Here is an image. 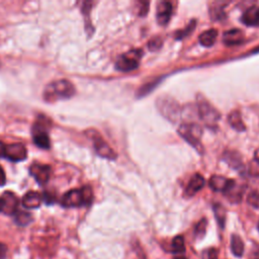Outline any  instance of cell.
I'll return each instance as SVG.
<instances>
[{
  "label": "cell",
  "mask_w": 259,
  "mask_h": 259,
  "mask_svg": "<svg viewBox=\"0 0 259 259\" xmlns=\"http://www.w3.org/2000/svg\"><path fill=\"white\" fill-rule=\"evenodd\" d=\"M75 94L74 85L68 80L54 81L47 85L44 91V98L48 102H54L60 99H67Z\"/></svg>",
  "instance_id": "obj_1"
},
{
  "label": "cell",
  "mask_w": 259,
  "mask_h": 259,
  "mask_svg": "<svg viewBox=\"0 0 259 259\" xmlns=\"http://www.w3.org/2000/svg\"><path fill=\"white\" fill-rule=\"evenodd\" d=\"M178 134L188 144H190V146H192L198 153L202 154L204 152V149L200 141V138L202 136V130L198 125L194 123L182 124L178 128Z\"/></svg>",
  "instance_id": "obj_2"
},
{
  "label": "cell",
  "mask_w": 259,
  "mask_h": 259,
  "mask_svg": "<svg viewBox=\"0 0 259 259\" xmlns=\"http://www.w3.org/2000/svg\"><path fill=\"white\" fill-rule=\"evenodd\" d=\"M197 109H198V116L200 120L208 126L209 128L214 129L218 122L220 121V113L211 105V103L205 100L203 97H197Z\"/></svg>",
  "instance_id": "obj_3"
},
{
  "label": "cell",
  "mask_w": 259,
  "mask_h": 259,
  "mask_svg": "<svg viewBox=\"0 0 259 259\" xmlns=\"http://www.w3.org/2000/svg\"><path fill=\"white\" fill-rule=\"evenodd\" d=\"M49 125L50 121L46 117L40 116L33 127L34 143L42 149H49L51 145L50 138L48 135Z\"/></svg>",
  "instance_id": "obj_4"
},
{
  "label": "cell",
  "mask_w": 259,
  "mask_h": 259,
  "mask_svg": "<svg viewBox=\"0 0 259 259\" xmlns=\"http://www.w3.org/2000/svg\"><path fill=\"white\" fill-rule=\"evenodd\" d=\"M157 109L159 112L169 121L176 122L180 117V107L178 103L168 97V96H161L156 100Z\"/></svg>",
  "instance_id": "obj_5"
},
{
  "label": "cell",
  "mask_w": 259,
  "mask_h": 259,
  "mask_svg": "<svg viewBox=\"0 0 259 259\" xmlns=\"http://www.w3.org/2000/svg\"><path fill=\"white\" fill-rule=\"evenodd\" d=\"M86 134L92 140L93 147L100 157L110 160H115L117 158L116 152L110 147V145L105 140L102 139V137L96 131L90 130Z\"/></svg>",
  "instance_id": "obj_6"
},
{
  "label": "cell",
  "mask_w": 259,
  "mask_h": 259,
  "mask_svg": "<svg viewBox=\"0 0 259 259\" xmlns=\"http://www.w3.org/2000/svg\"><path fill=\"white\" fill-rule=\"evenodd\" d=\"M143 52L140 50H133L119 57L116 63V68L122 72H129L138 68Z\"/></svg>",
  "instance_id": "obj_7"
},
{
  "label": "cell",
  "mask_w": 259,
  "mask_h": 259,
  "mask_svg": "<svg viewBox=\"0 0 259 259\" xmlns=\"http://www.w3.org/2000/svg\"><path fill=\"white\" fill-rule=\"evenodd\" d=\"M5 157L11 161L14 162H20L28 157V151L25 145L21 143L17 144H11L9 146H6L5 151Z\"/></svg>",
  "instance_id": "obj_8"
},
{
  "label": "cell",
  "mask_w": 259,
  "mask_h": 259,
  "mask_svg": "<svg viewBox=\"0 0 259 259\" xmlns=\"http://www.w3.org/2000/svg\"><path fill=\"white\" fill-rule=\"evenodd\" d=\"M61 204L65 208H78V206L86 205L81 188L72 189L66 192L61 199Z\"/></svg>",
  "instance_id": "obj_9"
},
{
  "label": "cell",
  "mask_w": 259,
  "mask_h": 259,
  "mask_svg": "<svg viewBox=\"0 0 259 259\" xmlns=\"http://www.w3.org/2000/svg\"><path fill=\"white\" fill-rule=\"evenodd\" d=\"M30 174L36 179L40 185H46L50 179L51 167L46 164L34 163L30 167Z\"/></svg>",
  "instance_id": "obj_10"
},
{
  "label": "cell",
  "mask_w": 259,
  "mask_h": 259,
  "mask_svg": "<svg viewBox=\"0 0 259 259\" xmlns=\"http://www.w3.org/2000/svg\"><path fill=\"white\" fill-rule=\"evenodd\" d=\"M235 182V180L228 179L221 175H213L209 181V184L213 190L225 193Z\"/></svg>",
  "instance_id": "obj_11"
},
{
  "label": "cell",
  "mask_w": 259,
  "mask_h": 259,
  "mask_svg": "<svg viewBox=\"0 0 259 259\" xmlns=\"http://www.w3.org/2000/svg\"><path fill=\"white\" fill-rule=\"evenodd\" d=\"M2 198L5 202L4 213L7 215H15L18 212L19 208V198L18 196L12 191H6Z\"/></svg>",
  "instance_id": "obj_12"
},
{
  "label": "cell",
  "mask_w": 259,
  "mask_h": 259,
  "mask_svg": "<svg viewBox=\"0 0 259 259\" xmlns=\"http://www.w3.org/2000/svg\"><path fill=\"white\" fill-rule=\"evenodd\" d=\"M173 13L172 5L168 2H161L157 6V22L159 25L164 26L166 25Z\"/></svg>",
  "instance_id": "obj_13"
},
{
  "label": "cell",
  "mask_w": 259,
  "mask_h": 259,
  "mask_svg": "<svg viewBox=\"0 0 259 259\" xmlns=\"http://www.w3.org/2000/svg\"><path fill=\"white\" fill-rule=\"evenodd\" d=\"M223 159L226 163L237 171H241L244 168V164L240 154L236 151H226L223 154Z\"/></svg>",
  "instance_id": "obj_14"
},
{
  "label": "cell",
  "mask_w": 259,
  "mask_h": 259,
  "mask_svg": "<svg viewBox=\"0 0 259 259\" xmlns=\"http://www.w3.org/2000/svg\"><path fill=\"white\" fill-rule=\"evenodd\" d=\"M43 196L37 191H29L23 197V205L26 209H38L42 204Z\"/></svg>",
  "instance_id": "obj_15"
},
{
  "label": "cell",
  "mask_w": 259,
  "mask_h": 259,
  "mask_svg": "<svg viewBox=\"0 0 259 259\" xmlns=\"http://www.w3.org/2000/svg\"><path fill=\"white\" fill-rule=\"evenodd\" d=\"M242 23L250 27H259V7L248 9L242 16Z\"/></svg>",
  "instance_id": "obj_16"
},
{
  "label": "cell",
  "mask_w": 259,
  "mask_h": 259,
  "mask_svg": "<svg viewBox=\"0 0 259 259\" xmlns=\"http://www.w3.org/2000/svg\"><path fill=\"white\" fill-rule=\"evenodd\" d=\"M204 183H205V181H204V178H203L202 175H200L198 173L194 174L190 178V180H189V182L187 184L185 193L187 195H189V196L194 195L197 191H199L204 186Z\"/></svg>",
  "instance_id": "obj_17"
},
{
  "label": "cell",
  "mask_w": 259,
  "mask_h": 259,
  "mask_svg": "<svg viewBox=\"0 0 259 259\" xmlns=\"http://www.w3.org/2000/svg\"><path fill=\"white\" fill-rule=\"evenodd\" d=\"M243 40H244V35L238 29L227 31L223 36V41L228 46H235V45L241 44Z\"/></svg>",
  "instance_id": "obj_18"
},
{
  "label": "cell",
  "mask_w": 259,
  "mask_h": 259,
  "mask_svg": "<svg viewBox=\"0 0 259 259\" xmlns=\"http://www.w3.org/2000/svg\"><path fill=\"white\" fill-rule=\"evenodd\" d=\"M217 37H218V31L212 29V30L203 32L199 36L198 40H199V43L202 46H204V47H212L215 44Z\"/></svg>",
  "instance_id": "obj_19"
},
{
  "label": "cell",
  "mask_w": 259,
  "mask_h": 259,
  "mask_svg": "<svg viewBox=\"0 0 259 259\" xmlns=\"http://www.w3.org/2000/svg\"><path fill=\"white\" fill-rule=\"evenodd\" d=\"M228 122L230 124V126L236 130V131H239V132H244L246 130V126L244 125L243 121H242V118H241V115L239 112L237 111H234L232 112L229 116H228Z\"/></svg>",
  "instance_id": "obj_20"
},
{
  "label": "cell",
  "mask_w": 259,
  "mask_h": 259,
  "mask_svg": "<svg viewBox=\"0 0 259 259\" xmlns=\"http://www.w3.org/2000/svg\"><path fill=\"white\" fill-rule=\"evenodd\" d=\"M231 249L235 256L241 257L244 253V243L238 235H232L231 237Z\"/></svg>",
  "instance_id": "obj_21"
},
{
  "label": "cell",
  "mask_w": 259,
  "mask_h": 259,
  "mask_svg": "<svg viewBox=\"0 0 259 259\" xmlns=\"http://www.w3.org/2000/svg\"><path fill=\"white\" fill-rule=\"evenodd\" d=\"M15 221L20 226H27L33 221V217L30 213L24 211H18L15 214Z\"/></svg>",
  "instance_id": "obj_22"
},
{
  "label": "cell",
  "mask_w": 259,
  "mask_h": 259,
  "mask_svg": "<svg viewBox=\"0 0 259 259\" xmlns=\"http://www.w3.org/2000/svg\"><path fill=\"white\" fill-rule=\"evenodd\" d=\"M185 251L184 239L182 236H176L171 243V252L174 254H181Z\"/></svg>",
  "instance_id": "obj_23"
},
{
  "label": "cell",
  "mask_w": 259,
  "mask_h": 259,
  "mask_svg": "<svg viewBox=\"0 0 259 259\" xmlns=\"http://www.w3.org/2000/svg\"><path fill=\"white\" fill-rule=\"evenodd\" d=\"M214 213L215 217L218 221V224L220 225L221 228H224L225 226V221H226V211L221 204H215L214 205Z\"/></svg>",
  "instance_id": "obj_24"
},
{
  "label": "cell",
  "mask_w": 259,
  "mask_h": 259,
  "mask_svg": "<svg viewBox=\"0 0 259 259\" xmlns=\"http://www.w3.org/2000/svg\"><path fill=\"white\" fill-rule=\"evenodd\" d=\"M206 220L205 219H202L201 221L198 222V224L196 225L195 227V230H194V234L197 238H202L205 234V230H206Z\"/></svg>",
  "instance_id": "obj_25"
},
{
  "label": "cell",
  "mask_w": 259,
  "mask_h": 259,
  "mask_svg": "<svg viewBox=\"0 0 259 259\" xmlns=\"http://www.w3.org/2000/svg\"><path fill=\"white\" fill-rule=\"evenodd\" d=\"M247 201L255 209H259V192L251 191L247 196Z\"/></svg>",
  "instance_id": "obj_26"
},
{
  "label": "cell",
  "mask_w": 259,
  "mask_h": 259,
  "mask_svg": "<svg viewBox=\"0 0 259 259\" xmlns=\"http://www.w3.org/2000/svg\"><path fill=\"white\" fill-rule=\"evenodd\" d=\"M195 28V22H191L183 31H178L177 34H176V39L177 40H180V39H183L185 37H187L189 34H191V32L194 30Z\"/></svg>",
  "instance_id": "obj_27"
},
{
  "label": "cell",
  "mask_w": 259,
  "mask_h": 259,
  "mask_svg": "<svg viewBox=\"0 0 259 259\" xmlns=\"http://www.w3.org/2000/svg\"><path fill=\"white\" fill-rule=\"evenodd\" d=\"M82 190V193H83V197H84V200H85V204L86 205H89L93 199V192H92V189L90 186H83L81 188Z\"/></svg>",
  "instance_id": "obj_28"
},
{
  "label": "cell",
  "mask_w": 259,
  "mask_h": 259,
  "mask_svg": "<svg viewBox=\"0 0 259 259\" xmlns=\"http://www.w3.org/2000/svg\"><path fill=\"white\" fill-rule=\"evenodd\" d=\"M161 46H162V41H161V39H154V40H151V41L148 43L149 50H151V51H156V50L160 49Z\"/></svg>",
  "instance_id": "obj_29"
},
{
  "label": "cell",
  "mask_w": 259,
  "mask_h": 259,
  "mask_svg": "<svg viewBox=\"0 0 259 259\" xmlns=\"http://www.w3.org/2000/svg\"><path fill=\"white\" fill-rule=\"evenodd\" d=\"M43 199L45 200V202H46L47 204H52V203L55 202V199H56V198H55V194L50 193L49 191H46V192H44Z\"/></svg>",
  "instance_id": "obj_30"
},
{
  "label": "cell",
  "mask_w": 259,
  "mask_h": 259,
  "mask_svg": "<svg viewBox=\"0 0 259 259\" xmlns=\"http://www.w3.org/2000/svg\"><path fill=\"white\" fill-rule=\"evenodd\" d=\"M140 9H139V16L144 17L148 13V8H149V3H140Z\"/></svg>",
  "instance_id": "obj_31"
},
{
  "label": "cell",
  "mask_w": 259,
  "mask_h": 259,
  "mask_svg": "<svg viewBox=\"0 0 259 259\" xmlns=\"http://www.w3.org/2000/svg\"><path fill=\"white\" fill-rule=\"evenodd\" d=\"M206 255H208V259H218V250L217 249H209L206 251Z\"/></svg>",
  "instance_id": "obj_32"
},
{
  "label": "cell",
  "mask_w": 259,
  "mask_h": 259,
  "mask_svg": "<svg viewBox=\"0 0 259 259\" xmlns=\"http://www.w3.org/2000/svg\"><path fill=\"white\" fill-rule=\"evenodd\" d=\"M7 183V176L4 168L0 166V186H4Z\"/></svg>",
  "instance_id": "obj_33"
},
{
  "label": "cell",
  "mask_w": 259,
  "mask_h": 259,
  "mask_svg": "<svg viewBox=\"0 0 259 259\" xmlns=\"http://www.w3.org/2000/svg\"><path fill=\"white\" fill-rule=\"evenodd\" d=\"M7 253H8V247L5 244L0 243V259L6 258Z\"/></svg>",
  "instance_id": "obj_34"
},
{
  "label": "cell",
  "mask_w": 259,
  "mask_h": 259,
  "mask_svg": "<svg viewBox=\"0 0 259 259\" xmlns=\"http://www.w3.org/2000/svg\"><path fill=\"white\" fill-rule=\"evenodd\" d=\"M5 151H6V145L0 142V157H5Z\"/></svg>",
  "instance_id": "obj_35"
},
{
  "label": "cell",
  "mask_w": 259,
  "mask_h": 259,
  "mask_svg": "<svg viewBox=\"0 0 259 259\" xmlns=\"http://www.w3.org/2000/svg\"><path fill=\"white\" fill-rule=\"evenodd\" d=\"M254 161L259 164V149L254 154Z\"/></svg>",
  "instance_id": "obj_36"
},
{
  "label": "cell",
  "mask_w": 259,
  "mask_h": 259,
  "mask_svg": "<svg viewBox=\"0 0 259 259\" xmlns=\"http://www.w3.org/2000/svg\"><path fill=\"white\" fill-rule=\"evenodd\" d=\"M4 209H5V202H4V199L0 197V213H4Z\"/></svg>",
  "instance_id": "obj_37"
},
{
  "label": "cell",
  "mask_w": 259,
  "mask_h": 259,
  "mask_svg": "<svg viewBox=\"0 0 259 259\" xmlns=\"http://www.w3.org/2000/svg\"><path fill=\"white\" fill-rule=\"evenodd\" d=\"M175 259H186L185 257H176Z\"/></svg>",
  "instance_id": "obj_38"
},
{
  "label": "cell",
  "mask_w": 259,
  "mask_h": 259,
  "mask_svg": "<svg viewBox=\"0 0 259 259\" xmlns=\"http://www.w3.org/2000/svg\"><path fill=\"white\" fill-rule=\"evenodd\" d=\"M258 230H259V223H258Z\"/></svg>",
  "instance_id": "obj_39"
}]
</instances>
